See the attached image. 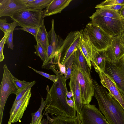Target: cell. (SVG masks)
I'll return each mask as SVG.
<instances>
[{
    "instance_id": "1",
    "label": "cell",
    "mask_w": 124,
    "mask_h": 124,
    "mask_svg": "<svg viewBox=\"0 0 124 124\" xmlns=\"http://www.w3.org/2000/svg\"><path fill=\"white\" fill-rule=\"evenodd\" d=\"M51 69L55 73L58 79L57 82L53 83L50 89L48 87H47V92L45 101L46 113L52 116L75 117L76 110L68 103L67 95L68 90L64 75L54 67Z\"/></svg>"
},
{
    "instance_id": "2",
    "label": "cell",
    "mask_w": 124,
    "mask_h": 124,
    "mask_svg": "<svg viewBox=\"0 0 124 124\" xmlns=\"http://www.w3.org/2000/svg\"><path fill=\"white\" fill-rule=\"evenodd\" d=\"M94 96L98 102L99 110L109 124H124V109L102 85L93 79Z\"/></svg>"
},
{
    "instance_id": "3",
    "label": "cell",
    "mask_w": 124,
    "mask_h": 124,
    "mask_svg": "<svg viewBox=\"0 0 124 124\" xmlns=\"http://www.w3.org/2000/svg\"><path fill=\"white\" fill-rule=\"evenodd\" d=\"M52 27L48 32V45L45 60L43 62L42 68L47 69H51L55 65H58L59 61L61 56L59 55V51L63 44L64 40L55 33L54 28V20L51 21Z\"/></svg>"
},
{
    "instance_id": "4",
    "label": "cell",
    "mask_w": 124,
    "mask_h": 124,
    "mask_svg": "<svg viewBox=\"0 0 124 124\" xmlns=\"http://www.w3.org/2000/svg\"><path fill=\"white\" fill-rule=\"evenodd\" d=\"M82 34L97 51L106 50L110 43L112 37L91 22L86 25Z\"/></svg>"
},
{
    "instance_id": "5",
    "label": "cell",
    "mask_w": 124,
    "mask_h": 124,
    "mask_svg": "<svg viewBox=\"0 0 124 124\" xmlns=\"http://www.w3.org/2000/svg\"><path fill=\"white\" fill-rule=\"evenodd\" d=\"M3 69V77L0 86V124H2L4 108L8 96L13 93L17 95L19 91L14 82L13 75L6 64L4 65Z\"/></svg>"
},
{
    "instance_id": "6",
    "label": "cell",
    "mask_w": 124,
    "mask_h": 124,
    "mask_svg": "<svg viewBox=\"0 0 124 124\" xmlns=\"http://www.w3.org/2000/svg\"><path fill=\"white\" fill-rule=\"evenodd\" d=\"M91 22L111 37L120 36L124 31V19L100 16L89 17Z\"/></svg>"
},
{
    "instance_id": "7",
    "label": "cell",
    "mask_w": 124,
    "mask_h": 124,
    "mask_svg": "<svg viewBox=\"0 0 124 124\" xmlns=\"http://www.w3.org/2000/svg\"><path fill=\"white\" fill-rule=\"evenodd\" d=\"M11 17L22 28L31 27L39 28L44 18L43 11L27 8L17 12Z\"/></svg>"
},
{
    "instance_id": "8",
    "label": "cell",
    "mask_w": 124,
    "mask_h": 124,
    "mask_svg": "<svg viewBox=\"0 0 124 124\" xmlns=\"http://www.w3.org/2000/svg\"><path fill=\"white\" fill-rule=\"evenodd\" d=\"M75 67L77 78L80 84L82 102L83 104H90L94 96V91L93 79L91 72H87Z\"/></svg>"
},
{
    "instance_id": "9",
    "label": "cell",
    "mask_w": 124,
    "mask_h": 124,
    "mask_svg": "<svg viewBox=\"0 0 124 124\" xmlns=\"http://www.w3.org/2000/svg\"><path fill=\"white\" fill-rule=\"evenodd\" d=\"M111 78L122 94L124 95V59L111 62L107 61L104 72Z\"/></svg>"
},
{
    "instance_id": "10",
    "label": "cell",
    "mask_w": 124,
    "mask_h": 124,
    "mask_svg": "<svg viewBox=\"0 0 124 124\" xmlns=\"http://www.w3.org/2000/svg\"><path fill=\"white\" fill-rule=\"evenodd\" d=\"M79 117L81 124H109L95 106L90 104H83Z\"/></svg>"
},
{
    "instance_id": "11",
    "label": "cell",
    "mask_w": 124,
    "mask_h": 124,
    "mask_svg": "<svg viewBox=\"0 0 124 124\" xmlns=\"http://www.w3.org/2000/svg\"><path fill=\"white\" fill-rule=\"evenodd\" d=\"M31 89L29 90L17 102L14 108L11 109L8 124L16 123L19 121L22 118L31 97Z\"/></svg>"
},
{
    "instance_id": "12",
    "label": "cell",
    "mask_w": 124,
    "mask_h": 124,
    "mask_svg": "<svg viewBox=\"0 0 124 124\" xmlns=\"http://www.w3.org/2000/svg\"><path fill=\"white\" fill-rule=\"evenodd\" d=\"M27 8L22 0H0V17H11L17 12Z\"/></svg>"
},
{
    "instance_id": "13",
    "label": "cell",
    "mask_w": 124,
    "mask_h": 124,
    "mask_svg": "<svg viewBox=\"0 0 124 124\" xmlns=\"http://www.w3.org/2000/svg\"><path fill=\"white\" fill-rule=\"evenodd\" d=\"M105 51L107 61L111 62L119 61L124 56V47L120 36L112 37L110 43Z\"/></svg>"
},
{
    "instance_id": "14",
    "label": "cell",
    "mask_w": 124,
    "mask_h": 124,
    "mask_svg": "<svg viewBox=\"0 0 124 124\" xmlns=\"http://www.w3.org/2000/svg\"><path fill=\"white\" fill-rule=\"evenodd\" d=\"M69 85L70 91H71L73 94L72 99L74 103V107L77 113L80 115L83 104L82 102L80 85L77 78L76 69L74 66L71 72Z\"/></svg>"
},
{
    "instance_id": "15",
    "label": "cell",
    "mask_w": 124,
    "mask_h": 124,
    "mask_svg": "<svg viewBox=\"0 0 124 124\" xmlns=\"http://www.w3.org/2000/svg\"><path fill=\"white\" fill-rule=\"evenodd\" d=\"M97 73L101 79V82L104 87L107 88L109 92L119 103L124 109V100L122 93L112 79L102 71L100 70Z\"/></svg>"
},
{
    "instance_id": "16",
    "label": "cell",
    "mask_w": 124,
    "mask_h": 124,
    "mask_svg": "<svg viewBox=\"0 0 124 124\" xmlns=\"http://www.w3.org/2000/svg\"><path fill=\"white\" fill-rule=\"evenodd\" d=\"M78 46L85 57L89 67L91 69V61L97 51V50L89 40L83 36V34Z\"/></svg>"
},
{
    "instance_id": "17",
    "label": "cell",
    "mask_w": 124,
    "mask_h": 124,
    "mask_svg": "<svg viewBox=\"0 0 124 124\" xmlns=\"http://www.w3.org/2000/svg\"><path fill=\"white\" fill-rule=\"evenodd\" d=\"M72 1V0H53L46 9L43 10L44 17L61 13Z\"/></svg>"
},
{
    "instance_id": "18",
    "label": "cell",
    "mask_w": 124,
    "mask_h": 124,
    "mask_svg": "<svg viewBox=\"0 0 124 124\" xmlns=\"http://www.w3.org/2000/svg\"><path fill=\"white\" fill-rule=\"evenodd\" d=\"M107 61V59L105 50L98 51L92 58L91 62L92 65L97 73L100 70L104 72Z\"/></svg>"
},
{
    "instance_id": "19",
    "label": "cell",
    "mask_w": 124,
    "mask_h": 124,
    "mask_svg": "<svg viewBox=\"0 0 124 124\" xmlns=\"http://www.w3.org/2000/svg\"><path fill=\"white\" fill-rule=\"evenodd\" d=\"M45 114L46 116L49 124H81L79 115L78 113L76 117L74 118L60 116L51 118L47 113H46Z\"/></svg>"
},
{
    "instance_id": "20",
    "label": "cell",
    "mask_w": 124,
    "mask_h": 124,
    "mask_svg": "<svg viewBox=\"0 0 124 124\" xmlns=\"http://www.w3.org/2000/svg\"><path fill=\"white\" fill-rule=\"evenodd\" d=\"M74 65L76 66L80 70L87 72H91L86 59L78 46L74 52Z\"/></svg>"
},
{
    "instance_id": "21",
    "label": "cell",
    "mask_w": 124,
    "mask_h": 124,
    "mask_svg": "<svg viewBox=\"0 0 124 124\" xmlns=\"http://www.w3.org/2000/svg\"><path fill=\"white\" fill-rule=\"evenodd\" d=\"M35 38L37 42L39 43L43 47L46 55L48 45V33L45 28L44 19L42 20L37 34Z\"/></svg>"
},
{
    "instance_id": "22",
    "label": "cell",
    "mask_w": 124,
    "mask_h": 124,
    "mask_svg": "<svg viewBox=\"0 0 124 124\" xmlns=\"http://www.w3.org/2000/svg\"><path fill=\"white\" fill-rule=\"evenodd\" d=\"M83 30L80 32L75 38L72 43L64 53L63 56L60 59V63L62 65H64L78 47L81 39Z\"/></svg>"
},
{
    "instance_id": "23",
    "label": "cell",
    "mask_w": 124,
    "mask_h": 124,
    "mask_svg": "<svg viewBox=\"0 0 124 124\" xmlns=\"http://www.w3.org/2000/svg\"><path fill=\"white\" fill-rule=\"evenodd\" d=\"M92 15L102 16L118 20L123 19L118 11L102 8H98Z\"/></svg>"
},
{
    "instance_id": "24",
    "label": "cell",
    "mask_w": 124,
    "mask_h": 124,
    "mask_svg": "<svg viewBox=\"0 0 124 124\" xmlns=\"http://www.w3.org/2000/svg\"><path fill=\"white\" fill-rule=\"evenodd\" d=\"M53 0H34L27 6L28 8L42 10L46 8Z\"/></svg>"
},
{
    "instance_id": "25",
    "label": "cell",
    "mask_w": 124,
    "mask_h": 124,
    "mask_svg": "<svg viewBox=\"0 0 124 124\" xmlns=\"http://www.w3.org/2000/svg\"><path fill=\"white\" fill-rule=\"evenodd\" d=\"M6 19H0V29L5 34L9 31L14 30L15 27L18 25L17 23L14 21L11 23H7Z\"/></svg>"
},
{
    "instance_id": "26",
    "label": "cell",
    "mask_w": 124,
    "mask_h": 124,
    "mask_svg": "<svg viewBox=\"0 0 124 124\" xmlns=\"http://www.w3.org/2000/svg\"><path fill=\"white\" fill-rule=\"evenodd\" d=\"M74 51L65 64L66 72L64 75L66 80L70 78L72 72L74 67Z\"/></svg>"
},
{
    "instance_id": "27",
    "label": "cell",
    "mask_w": 124,
    "mask_h": 124,
    "mask_svg": "<svg viewBox=\"0 0 124 124\" xmlns=\"http://www.w3.org/2000/svg\"><path fill=\"white\" fill-rule=\"evenodd\" d=\"M46 106V101L43 98H41V103L39 109L35 112L31 113L32 120L31 123L34 124L42 119L43 116L42 113L43 110Z\"/></svg>"
},
{
    "instance_id": "28",
    "label": "cell",
    "mask_w": 124,
    "mask_h": 124,
    "mask_svg": "<svg viewBox=\"0 0 124 124\" xmlns=\"http://www.w3.org/2000/svg\"><path fill=\"white\" fill-rule=\"evenodd\" d=\"M119 5H124V0H106L97 5L95 8H100L105 6Z\"/></svg>"
},
{
    "instance_id": "29",
    "label": "cell",
    "mask_w": 124,
    "mask_h": 124,
    "mask_svg": "<svg viewBox=\"0 0 124 124\" xmlns=\"http://www.w3.org/2000/svg\"><path fill=\"white\" fill-rule=\"evenodd\" d=\"M36 81L35 80L32 82L31 84L29 85L23 89L19 90L18 93L16 95V97L14 101L12 107L11 108H13L17 102L20 100L23 96L26 93L29 89L31 88V87L36 83Z\"/></svg>"
},
{
    "instance_id": "30",
    "label": "cell",
    "mask_w": 124,
    "mask_h": 124,
    "mask_svg": "<svg viewBox=\"0 0 124 124\" xmlns=\"http://www.w3.org/2000/svg\"><path fill=\"white\" fill-rule=\"evenodd\" d=\"M34 46L36 51L35 54L40 57L43 62L45 60L46 57V54L44 49L38 42H37V44L35 45Z\"/></svg>"
},
{
    "instance_id": "31",
    "label": "cell",
    "mask_w": 124,
    "mask_h": 124,
    "mask_svg": "<svg viewBox=\"0 0 124 124\" xmlns=\"http://www.w3.org/2000/svg\"><path fill=\"white\" fill-rule=\"evenodd\" d=\"M14 82L19 90H20L24 88L29 85L31 82H29L24 80H20L14 76H13Z\"/></svg>"
},
{
    "instance_id": "32",
    "label": "cell",
    "mask_w": 124,
    "mask_h": 124,
    "mask_svg": "<svg viewBox=\"0 0 124 124\" xmlns=\"http://www.w3.org/2000/svg\"><path fill=\"white\" fill-rule=\"evenodd\" d=\"M29 68L33 70L36 73H38L43 76L49 79L52 81L54 83L57 82L58 78L57 76L56 75H51L42 71H40L34 69L32 67L28 66Z\"/></svg>"
},
{
    "instance_id": "33",
    "label": "cell",
    "mask_w": 124,
    "mask_h": 124,
    "mask_svg": "<svg viewBox=\"0 0 124 124\" xmlns=\"http://www.w3.org/2000/svg\"><path fill=\"white\" fill-rule=\"evenodd\" d=\"M11 31L8 32L6 33L5 34L4 36L0 42V62L3 61L4 59L3 53L4 46L5 44L6 39Z\"/></svg>"
},
{
    "instance_id": "34",
    "label": "cell",
    "mask_w": 124,
    "mask_h": 124,
    "mask_svg": "<svg viewBox=\"0 0 124 124\" xmlns=\"http://www.w3.org/2000/svg\"><path fill=\"white\" fill-rule=\"evenodd\" d=\"M39 28L31 27H25L21 28H17V29L21 30L27 32L33 35L35 38L38 33Z\"/></svg>"
},
{
    "instance_id": "35",
    "label": "cell",
    "mask_w": 124,
    "mask_h": 124,
    "mask_svg": "<svg viewBox=\"0 0 124 124\" xmlns=\"http://www.w3.org/2000/svg\"><path fill=\"white\" fill-rule=\"evenodd\" d=\"M14 30L11 31L8 37L5 44H7L8 48L12 50L14 49V45L13 43V35Z\"/></svg>"
},
{
    "instance_id": "36",
    "label": "cell",
    "mask_w": 124,
    "mask_h": 124,
    "mask_svg": "<svg viewBox=\"0 0 124 124\" xmlns=\"http://www.w3.org/2000/svg\"><path fill=\"white\" fill-rule=\"evenodd\" d=\"M124 8V5H119L110 6L102 7L100 8L108 9L118 11L120 9Z\"/></svg>"
},
{
    "instance_id": "37",
    "label": "cell",
    "mask_w": 124,
    "mask_h": 124,
    "mask_svg": "<svg viewBox=\"0 0 124 124\" xmlns=\"http://www.w3.org/2000/svg\"><path fill=\"white\" fill-rule=\"evenodd\" d=\"M60 61H59L58 63V66L59 68V71L62 74L64 75L65 74L66 72V69L65 65L61 64L60 63Z\"/></svg>"
},
{
    "instance_id": "38",
    "label": "cell",
    "mask_w": 124,
    "mask_h": 124,
    "mask_svg": "<svg viewBox=\"0 0 124 124\" xmlns=\"http://www.w3.org/2000/svg\"><path fill=\"white\" fill-rule=\"evenodd\" d=\"M121 44L124 47V31L120 36Z\"/></svg>"
},
{
    "instance_id": "39",
    "label": "cell",
    "mask_w": 124,
    "mask_h": 124,
    "mask_svg": "<svg viewBox=\"0 0 124 124\" xmlns=\"http://www.w3.org/2000/svg\"><path fill=\"white\" fill-rule=\"evenodd\" d=\"M118 11L121 17L124 19V8L120 9Z\"/></svg>"
},
{
    "instance_id": "40",
    "label": "cell",
    "mask_w": 124,
    "mask_h": 124,
    "mask_svg": "<svg viewBox=\"0 0 124 124\" xmlns=\"http://www.w3.org/2000/svg\"><path fill=\"white\" fill-rule=\"evenodd\" d=\"M68 102L70 106L72 107H74V103L72 98H71L69 99V100H68Z\"/></svg>"
},
{
    "instance_id": "41",
    "label": "cell",
    "mask_w": 124,
    "mask_h": 124,
    "mask_svg": "<svg viewBox=\"0 0 124 124\" xmlns=\"http://www.w3.org/2000/svg\"><path fill=\"white\" fill-rule=\"evenodd\" d=\"M67 95L69 99L71 98V97H72L73 96V94L72 92L71 91L67 92Z\"/></svg>"
},
{
    "instance_id": "42",
    "label": "cell",
    "mask_w": 124,
    "mask_h": 124,
    "mask_svg": "<svg viewBox=\"0 0 124 124\" xmlns=\"http://www.w3.org/2000/svg\"><path fill=\"white\" fill-rule=\"evenodd\" d=\"M24 3L27 6L29 4L34 0H22Z\"/></svg>"
},
{
    "instance_id": "43",
    "label": "cell",
    "mask_w": 124,
    "mask_h": 124,
    "mask_svg": "<svg viewBox=\"0 0 124 124\" xmlns=\"http://www.w3.org/2000/svg\"><path fill=\"white\" fill-rule=\"evenodd\" d=\"M42 124H49L48 120L43 118L41 122Z\"/></svg>"
},
{
    "instance_id": "44",
    "label": "cell",
    "mask_w": 124,
    "mask_h": 124,
    "mask_svg": "<svg viewBox=\"0 0 124 124\" xmlns=\"http://www.w3.org/2000/svg\"><path fill=\"white\" fill-rule=\"evenodd\" d=\"M42 122V119H41L39 121H38L36 123L34 124H42L41 123ZM30 124H32L31 123Z\"/></svg>"
},
{
    "instance_id": "45",
    "label": "cell",
    "mask_w": 124,
    "mask_h": 124,
    "mask_svg": "<svg viewBox=\"0 0 124 124\" xmlns=\"http://www.w3.org/2000/svg\"><path fill=\"white\" fill-rule=\"evenodd\" d=\"M122 96L124 100V95L122 94Z\"/></svg>"
},
{
    "instance_id": "46",
    "label": "cell",
    "mask_w": 124,
    "mask_h": 124,
    "mask_svg": "<svg viewBox=\"0 0 124 124\" xmlns=\"http://www.w3.org/2000/svg\"><path fill=\"white\" fill-rule=\"evenodd\" d=\"M124 58V56H123Z\"/></svg>"
}]
</instances>
